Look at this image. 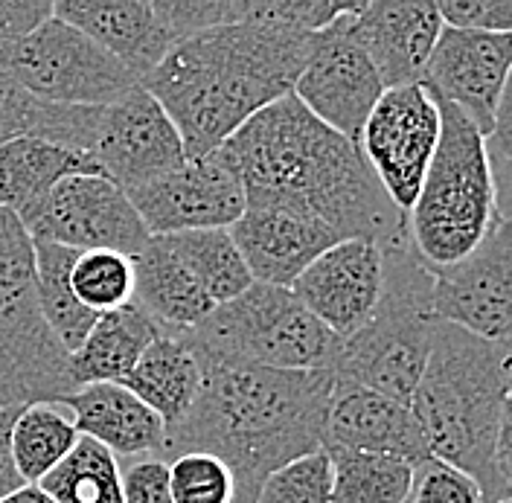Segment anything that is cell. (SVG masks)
Masks as SVG:
<instances>
[{
    "instance_id": "9a60e30c",
    "label": "cell",
    "mask_w": 512,
    "mask_h": 503,
    "mask_svg": "<svg viewBox=\"0 0 512 503\" xmlns=\"http://www.w3.org/2000/svg\"><path fill=\"white\" fill-rule=\"evenodd\" d=\"M344 15L332 21L326 30L312 35L309 56L291 94L323 126L358 143L373 105L384 94V85L376 67L364 56V50L355 44V38L344 24Z\"/></svg>"
},
{
    "instance_id": "277c9868",
    "label": "cell",
    "mask_w": 512,
    "mask_h": 503,
    "mask_svg": "<svg viewBox=\"0 0 512 503\" xmlns=\"http://www.w3.org/2000/svg\"><path fill=\"white\" fill-rule=\"evenodd\" d=\"M510 378V344L437 323L411 396L428 454L469 474L492 501H510Z\"/></svg>"
},
{
    "instance_id": "8fae6325",
    "label": "cell",
    "mask_w": 512,
    "mask_h": 503,
    "mask_svg": "<svg viewBox=\"0 0 512 503\" xmlns=\"http://www.w3.org/2000/svg\"><path fill=\"white\" fill-rule=\"evenodd\" d=\"M32 242L70 251H114L134 259L149 245V230L131 207L126 189L105 175H73L47 195L24 227Z\"/></svg>"
},
{
    "instance_id": "ab89813d",
    "label": "cell",
    "mask_w": 512,
    "mask_h": 503,
    "mask_svg": "<svg viewBox=\"0 0 512 503\" xmlns=\"http://www.w3.org/2000/svg\"><path fill=\"white\" fill-rule=\"evenodd\" d=\"M18 410L21 408H0V501L27 486L12 460V425L18 419Z\"/></svg>"
},
{
    "instance_id": "d4e9b609",
    "label": "cell",
    "mask_w": 512,
    "mask_h": 503,
    "mask_svg": "<svg viewBox=\"0 0 512 503\" xmlns=\"http://www.w3.org/2000/svg\"><path fill=\"white\" fill-rule=\"evenodd\" d=\"M198 381V358L187 335L160 329L158 338L143 349V355L120 384L152 413H158L166 431H172L192 410Z\"/></svg>"
},
{
    "instance_id": "2e32d148",
    "label": "cell",
    "mask_w": 512,
    "mask_h": 503,
    "mask_svg": "<svg viewBox=\"0 0 512 503\" xmlns=\"http://www.w3.org/2000/svg\"><path fill=\"white\" fill-rule=\"evenodd\" d=\"M149 236L230 230L245 213V192L216 155L187 160L181 169L126 189Z\"/></svg>"
},
{
    "instance_id": "8d00e7d4",
    "label": "cell",
    "mask_w": 512,
    "mask_h": 503,
    "mask_svg": "<svg viewBox=\"0 0 512 503\" xmlns=\"http://www.w3.org/2000/svg\"><path fill=\"white\" fill-rule=\"evenodd\" d=\"M437 15L448 30L512 35V0H443Z\"/></svg>"
},
{
    "instance_id": "8992f818",
    "label": "cell",
    "mask_w": 512,
    "mask_h": 503,
    "mask_svg": "<svg viewBox=\"0 0 512 503\" xmlns=\"http://www.w3.org/2000/svg\"><path fill=\"white\" fill-rule=\"evenodd\" d=\"M384 285L376 315L350 338H341L332 378L382 393L411 408L422 378L434 320L428 315L431 271L416 256L411 239L384 248Z\"/></svg>"
},
{
    "instance_id": "60d3db41",
    "label": "cell",
    "mask_w": 512,
    "mask_h": 503,
    "mask_svg": "<svg viewBox=\"0 0 512 503\" xmlns=\"http://www.w3.org/2000/svg\"><path fill=\"white\" fill-rule=\"evenodd\" d=\"M0 503H53L38 486H32L27 483L24 489H18V492H12V495H6Z\"/></svg>"
},
{
    "instance_id": "74e56055",
    "label": "cell",
    "mask_w": 512,
    "mask_h": 503,
    "mask_svg": "<svg viewBox=\"0 0 512 503\" xmlns=\"http://www.w3.org/2000/svg\"><path fill=\"white\" fill-rule=\"evenodd\" d=\"M123 503H175L169 489V463L160 457L120 460Z\"/></svg>"
},
{
    "instance_id": "ba28073f",
    "label": "cell",
    "mask_w": 512,
    "mask_h": 503,
    "mask_svg": "<svg viewBox=\"0 0 512 503\" xmlns=\"http://www.w3.org/2000/svg\"><path fill=\"white\" fill-rule=\"evenodd\" d=\"M187 338L210 352L288 373H329L341 346V338H335L291 288L262 283L216 306Z\"/></svg>"
},
{
    "instance_id": "4316f807",
    "label": "cell",
    "mask_w": 512,
    "mask_h": 503,
    "mask_svg": "<svg viewBox=\"0 0 512 503\" xmlns=\"http://www.w3.org/2000/svg\"><path fill=\"white\" fill-rule=\"evenodd\" d=\"M96 111L99 108L38 102L0 70V146L15 137H38L88 155L94 140Z\"/></svg>"
},
{
    "instance_id": "603a6c76",
    "label": "cell",
    "mask_w": 512,
    "mask_h": 503,
    "mask_svg": "<svg viewBox=\"0 0 512 503\" xmlns=\"http://www.w3.org/2000/svg\"><path fill=\"white\" fill-rule=\"evenodd\" d=\"M73 175H102V169L82 152L38 137H15L0 146V210L27 227L47 195Z\"/></svg>"
},
{
    "instance_id": "5b68a950",
    "label": "cell",
    "mask_w": 512,
    "mask_h": 503,
    "mask_svg": "<svg viewBox=\"0 0 512 503\" xmlns=\"http://www.w3.org/2000/svg\"><path fill=\"white\" fill-rule=\"evenodd\" d=\"M437 99V96H434ZM440 105V143L408 213V239L425 268H446L510 221L501 201L486 140L454 105Z\"/></svg>"
},
{
    "instance_id": "d6986e66",
    "label": "cell",
    "mask_w": 512,
    "mask_h": 503,
    "mask_svg": "<svg viewBox=\"0 0 512 503\" xmlns=\"http://www.w3.org/2000/svg\"><path fill=\"white\" fill-rule=\"evenodd\" d=\"M323 448L382 454L405 460L408 466H419L431 457L411 408L335 378L323 425Z\"/></svg>"
},
{
    "instance_id": "f546056e",
    "label": "cell",
    "mask_w": 512,
    "mask_h": 503,
    "mask_svg": "<svg viewBox=\"0 0 512 503\" xmlns=\"http://www.w3.org/2000/svg\"><path fill=\"white\" fill-rule=\"evenodd\" d=\"M332 463V503H408L414 466L396 457L323 448Z\"/></svg>"
},
{
    "instance_id": "e0dca14e",
    "label": "cell",
    "mask_w": 512,
    "mask_h": 503,
    "mask_svg": "<svg viewBox=\"0 0 512 503\" xmlns=\"http://www.w3.org/2000/svg\"><path fill=\"white\" fill-rule=\"evenodd\" d=\"M382 285V248L370 239H344L320 253L294 280L291 294L335 338H350L376 315Z\"/></svg>"
},
{
    "instance_id": "6da1fadb",
    "label": "cell",
    "mask_w": 512,
    "mask_h": 503,
    "mask_svg": "<svg viewBox=\"0 0 512 503\" xmlns=\"http://www.w3.org/2000/svg\"><path fill=\"white\" fill-rule=\"evenodd\" d=\"M216 158L236 175L245 207H283L382 251L408 239L405 216L387 201L358 143L323 126L294 94L254 114Z\"/></svg>"
},
{
    "instance_id": "836d02e7",
    "label": "cell",
    "mask_w": 512,
    "mask_h": 503,
    "mask_svg": "<svg viewBox=\"0 0 512 503\" xmlns=\"http://www.w3.org/2000/svg\"><path fill=\"white\" fill-rule=\"evenodd\" d=\"M256 503H332V463L318 448L271 472L259 486Z\"/></svg>"
},
{
    "instance_id": "83f0119b",
    "label": "cell",
    "mask_w": 512,
    "mask_h": 503,
    "mask_svg": "<svg viewBox=\"0 0 512 503\" xmlns=\"http://www.w3.org/2000/svg\"><path fill=\"white\" fill-rule=\"evenodd\" d=\"M76 256L79 251H70L62 245H53V242H32L38 306H41L47 326L59 338V344L67 349V355L82 346L99 317L91 309H85L70 288V268H73Z\"/></svg>"
},
{
    "instance_id": "e575fe53",
    "label": "cell",
    "mask_w": 512,
    "mask_h": 503,
    "mask_svg": "<svg viewBox=\"0 0 512 503\" xmlns=\"http://www.w3.org/2000/svg\"><path fill=\"white\" fill-rule=\"evenodd\" d=\"M169 489L175 503H233V477L219 457L187 451L169 460Z\"/></svg>"
},
{
    "instance_id": "4fadbf2b",
    "label": "cell",
    "mask_w": 512,
    "mask_h": 503,
    "mask_svg": "<svg viewBox=\"0 0 512 503\" xmlns=\"http://www.w3.org/2000/svg\"><path fill=\"white\" fill-rule=\"evenodd\" d=\"M88 155L120 189L140 187L187 163L178 128L143 85L96 111Z\"/></svg>"
},
{
    "instance_id": "30bf717a",
    "label": "cell",
    "mask_w": 512,
    "mask_h": 503,
    "mask_svg": "<svg viewBox=\"0 0 512 503\" xmlns=\"http://www.w3.org/2000/svg\"><path fill=\"white\" fill-rule=\"evenodd\" d=\"M440 143V105L422 85L390 88L373 105L358 149L387 201L408 219Z\"/></svg>"
},
{
    "instance_id": "7a4b0ae2",
    "label": "cell",
    "mask_w": 512,
    "mask_h": 503,
    "mask_svg": "<svg viewBox=\"0 0 512 503\" xmlns=\"http://www.w3.org/2000/svg\"><path fill=\"white\" fill-rule=\"evenodd\" d=\"M192 349L198 393L187 419L166 431L160 460L213 454L233 477V503H256L268 474L323 448L332 373L268 370L198 344Z\"/></svg>"
},
{
    "instance_id": "d6a6232c",
    "label": "cell",
    "mask_w": 512,
    "mask_h": 503,
    "mask_svg": "<svg viewBox=\"0 0 512 503\" xmlns=\"http://www.w3.org/2000/svg\"><path fill=\"white\" fill-rule=\"evenodd\" d=\"M70 288L76 300L96 315L123 309L134 300L131 259L114 251H85L70 268Z\"/></svg>"
},
{
    "instance_id": "52a82bcc",
    "label": "cell",
    "mask_w": 512,
    "mask_h": 503,
    "mask_svg": "<svg viewBox=\"0 0 512 503\" xmlns=\"http://www.w3.org/2000/svg\"><path fill=\"white\" fill-rule=\"evenodd\" d=\"M70 355L47 326L35 291L30 233L0 213V408L62 405L76 393Z\"/></svg>"
},
{
    "instance_id": "9c48e42d",
    "label": "cell",
    "mask_w": 512,
    "mask_h": 503,
    "mask_svg": "<svg viewBox=\"0 0 512 503\" xmlns=\"http://www.w3.org/2000/svg\"><path fill=\"white\" fill-rule=\"evenodd\" d=\"M0 70L32 99L76 108L111 105L140 85L114 56L56 15L3 47Z\"/></svg>"
},
{
    "instance_id": "5bb4252c",
    "label": "cell",
    "mask_w": 512,
    "mask_h": 503,
    "mask_svg": "<svg viewBox=\"0 0 512 503\" xmlns=\"http://www.w3.org/2000/svg\"><path fill=\"white\" fill-rule=\"evenodd\" d=\"M512 35L463 32L443 27L419 85L454 105L486 140L507 102Z\"/></svg>"
},
{
    "instance_id": "ac0fdd59",
    "label": "cell",
    "mask_w": 512,
    "mask_h": 503,
    "mask_svg": "<svg viewBox=\"0 0 512 503\" xmlns=\"http://www.w3.org/2000/svg\"><path fill=\"white\" fill-rule=\"evenodd\" d=\"M344 24L376 67L384 91L419 85L443 32L437 3L431 0H355Z\"/></svg>"
},
{
    "instance_id": "484cf974",
    "label": "cell",
    "mask_w": 512,
    "mask_h": 503,
    "mask_svg": "<svg viewBox=\"0 0 512 503\" xmlns=\"http://www.w3.org/2000/svg\"><path fill=\"white\" fill-rule=\"evenodd\" d=\"M158 335V323L149 320L134 303L96 317L88 338L76 352H70L67 361L76 390L88 384H120Z\"/></svg>"
},
{
    "instance_id": "ffe728a7",
    "label": "cell",
    "mask_w": 512,
    "mask_h": 503,
    "mask_svg": "<svg viewBox=\"0 0 512 503\" xmlns=\"http://www.w3.org/2000/svg\"><path fill=\"white\" fill-rule=\"evenodd\" d=\"M254 283L291 288L294 280L332 245L344 242L323 221L291 213L283 207H245L230 227Z\"/></svg>"
},
{
    "instance_id": "d590c367",
    "label": "cell",
    "mask_w": 512,
    "mask_h": 503,
    "mask_svg": "<svg viewBox=\"0 0 512 503\" xmlns=\"http://www.w3.org/2000/svg\"><path fill=\"white\" fill-rule=\"evenodd\" d=\"M480 486L460 469L428 457L414 466V486L408 503H480Z\"/></svg>"
},
{
    "instance_id": "7c38bea8",
    "label": "cell",
    "mask_w": 512,
    "mask_h": 503,
    "mask_svg": "<svg viewBox=\"0 0 512 503\" xmlns=\"http://www.w3.org/2000/svg\"><path fill=\"white\" fill-rule=\"evenodd\" d=\"M431 271L428 315L492 344L512 332V224L504 221L469 256Z\"/></svg>"
},
{
    "instance_id": "7402d4cb",
    "label": "cell",
    "mask_w": 512,
    "mask_h": 503,
    "mask_svg": "<svg viewBox=\"0 0 512 503\" xmlns=\"http://www.w3.org/2000/svg\"><path fill=\"white\" fill-rule=\"evenodd\" d=\"M79 437L99 442L117 460L160 457L166 428L123 384H88L62 402Z\"/></svg>"
},
{
    "instance_id": "1f68e13d",
    "label": "cell",
    "mask_w": 512,
    "mask_h": 503,
    "mask_svg": "<svg viewBox=\"0 0 512 503\" xmlns=\"http://www.w3.org/2000/svg\"><path fill=\"white\" fill-rule=\"evenodd\" d=\"M35 486L53 503H123L120 460L88 437H79L62 463Z\"/></svg>"
},
{
    "instance_id": "3957f363",
    "label": "cell",
    "mask_w": 512,
    "mask_h": 503,
    "mask_svg": "<svg viewBox=\"0 0 512 503\" xmlns=\"http://www.w3.org/2000/svg\"><path fill=\"white\" fill-rule=\"evenodd\" d=\"M312 35L230 24L175 44L140 82L178 128L187 160L216 155L262 108L294 91Z\"/></svg>"
},
{
    "instance_id": "f35d334b",
    "label": "cell",
    "mask_w": 512,
    "mask_h": 503,
    "mask_svg": "<svg viewBox=\"0 0 512 503\" xmlns=\"http://www.w3.org/2000/svg\"><path fill=\"white\" fill-rule=\"evenodd\" d=\"M53 15L50 0H0V50L21 41Z\"/></svg>"
},
{
    "instance_id": "b9f144b4",
    "label": "cell",
    "mask_w": 512,
    "mask_h": 503,
    "mask_svg": "<svg viewBox=\"0 0 512 503\" xmlns=\"http://www.w3.org/2000/svg\"><path fill=\"white\" fill-rule=\"evenodd\" d=\"M480 503H510V501H492V498H480Z\"/></svg>"
},
{
    "instance_id": "44dd1931",
    "label": "cell",
    "mask_w": 512,
    "mask_h": 503,
    "mask_svg": "<svg viewBox=\"0 0 512 503\" xmlns=\"http://www.w3.org/2000/svg\"><path fill=\"white\" fill-rule=\"evenodd\" d=\"M53 15L85 32L108 56L143 82L175 47L158 0H59Z\"/></svg>"
},
{
    "instance_id": "cb8c5ba5",
    "label": "cell",
    "mask_w": 512,
    "mask_h": 503,
    "mask_svg": "<svg viewBox=\"0 0 512 503\" xmlns=\"http://www.w3.org/2000/svg\"><path fill=\"white\" fill-rule=\"evenodd\" d=\"M134 268V306L166 332H192L216 309L204 288L195 283L187 265L152 236L149 245L131 259Z\"/></svg>"
},
{
    "instance_id": "f1b7e54d",
    "label": "cell",
    "mask_w": 512,
    "mask_h": 503,
    "mask_svg": "<svg viewBox=\"0 0 512 503\" xmlns=\"http://www.w3.org/2000/svg\"><path fill=\"white\" fill-rule=\"evenodd\" d=\"M160 239L187 265V271L213 300V306L230 303L233 297H239L254 285V277L230 230H192V233H175Z\"/></svg>"
},
{
    "instance_id": "7bdbcfd3",
    "label": "cell",
    "mask_w": 512,
    "mask_h": 503,
    "mask_svg": "<svg viewBox=\"0 0 512 503\" xmlns=\"http://www.w3.org/2000/svg\"><path fill=\"white\" fill-rule=\"evenodd\" d=\"M0 213H3V210H0Z\"/></svg>"
},
{
    "instance_id": "4dcf8cb0",
    "label": "cell",
    "mask_w": 512,
    "mask_h": 503,
    "mask_svg": "<svg viewBox=\"0 0 512 503\" xmlns=\"http://www.w3.org/2000/svg\"><path fill=\"white\" fill-rule=\"evenodd\" d=\"M76 442L79 431L64 405H27L18 410V419L12 425L15 469L24 477V483L35 486L44 474H50L62 463Z\"/></svg>"
}]
</instances>
